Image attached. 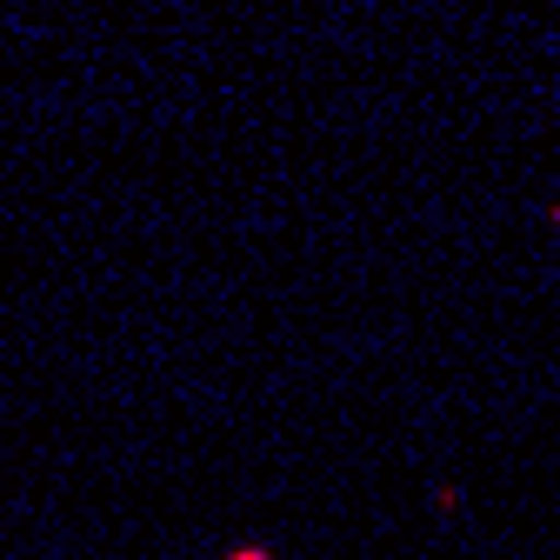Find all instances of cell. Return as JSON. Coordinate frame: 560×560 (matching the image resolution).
Returning <instances> with one entry per match:
<instances>
[{"label": "cell", "mask_w": 560, "mask_h": 560, "mask_svg": "<svg viewBox=\"0 0 560 560\" xmlns=\"http://www.w3.org/2000/svg\"><path fill=\"white\" fill-rule=\"evenodd\" d=\"M547 221H553V228H560V207H547Z\"/></svg>", "instance_id": "obj_3"}, {"label": "cell", "mask_w": 560, "mask_h": 560, "mask_svg": "<svg viewBox=\"0 0 560 560\" xmlns=\"http://www.w3.org/2000/svg\"><path fill=\"white\" fill-rule=\"evenodd\" d=\"M228 560H273V553H267V547H234Z\"/></svg>", "instance_id": "obj_2"}, {"label": "cell", "mask_w": 560, "mask_h": 560, "mask_svg": "<svg viewBox=\"0 0 560 560\" xmlns=\"http://www.w3.org/2000/svg\"><path fill=\"white\" fill-rule=\"evenodd\" d=\"M434 508H441V514H460V487H454V480H447L441 494H434Z\"/></svg>", "instance_id": "obj_1"}]
</instances>
